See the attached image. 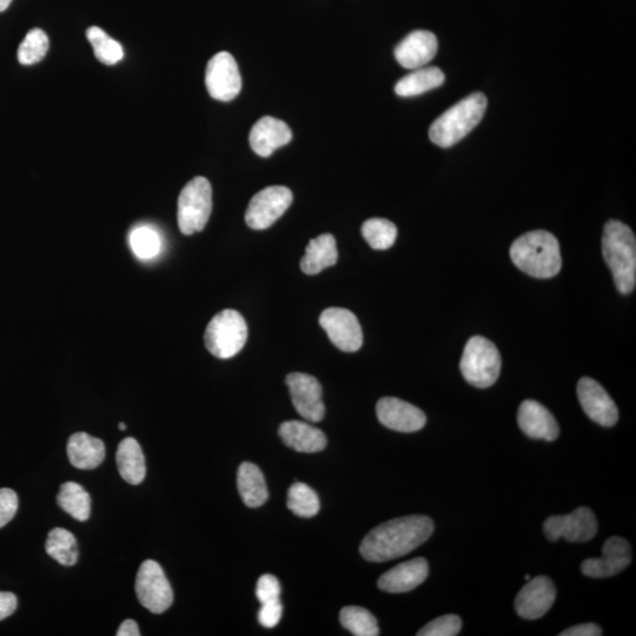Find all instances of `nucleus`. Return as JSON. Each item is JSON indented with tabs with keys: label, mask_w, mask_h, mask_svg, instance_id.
I'll list each match as a JSON object with an SVG mask.
<instances>
[{
	"label": "nucleus",
	"mask_w": 636,
	"mask_h": 636,
	"mask_svg": "<svg viewBox=\"0 0 636 636\" xmlns=\"http://www.w3.org/2000/svg\"><path fill=\"white\" fill-rule=\"evenodd\" d=\"M237 487L243 502L250 508L263 506L269 498L267 483L254 463L243 462L238 468Z\"/></svg>",
	"instance_id": "26"
},
{
	"label": "nucleus",
	"mask_w": 636,
	"mask_h": 636,
	"mask_svg": "<svg viewBox=\"0 0 636 636\" xmlns=\"http://www.w3.org/2000/svg\"><path fill=\"white\" fill-rule=\"evenodd\" d=\"M248 340V326L238 311H221L208 324L204 334L205 347L218 359H231L245 346Z\"/></svg>",
	"instance_id": "5"
},
{
	"label": "nucleus",
	"mask_w": 636,
	"mask_h": 636,
	"mask_svg": "<svg viewBox=\"0 0 636 636\" xmlns=\"http://www.w3.org/2000/svg\"><path fill=\"white\" fill-rule=\"evenodd\" d=\"M320 324L335 347L346 353H355L361 349L363 344L361 324L350 310L326 309L320 316Z\"/></svg>",
	"instance_id": "12"
},
{
	"label": "nucleus",
	"mask_w": 636,
	"mask_h": 636,
	"mask_svg": "<svg viewBox=\"0 0 636 636\" xmlns=\"http://www.w3.org/2000/svg\"><path fill=\"white\" fill-rule=\"evenodd\" d=\"M445 74L439 68L417 69L412 74L400 79L395 85V92L400 97H414L439 88L445 83Z\"/></svg>",
	"instance_id": "27"
},
{
	"label": "nucleus",
	"mask_w": 636,
	"mask_h": 636,
	"mask_svg": "<svg viewBox=\"0 0 636 636\" xmlns=\"http://www.w3.org/2000/svg\"><path fill=\"white\" fill-rule=\"evenodd\" d=\"M16 595L10 592H0V621L9 618L17 609Z\"/></svg>",
	"instance_id": "40"
},
{
	"label": "nucleus",
	"mask_w": 636,
	"mask_h": 636,
	"mask_svg": "<svg viewBox=\"0 0 636 636\" xmlns=\"http://www.w3.org/2000/svg\"><path fill=\"white\" fill-rule=\"evenodd\" d=\"M337 260H339V253H337L335 237L323 234L307 245L306 254L301 260V269L304 274L317 275L324 269L333 267Z\"/></svg>",
	"instance_id": "24"
},
{
	"label": "nucleus",
	"mask_w": 636,
	"mask_h": 636,
	"mask_svg": "<svg viewBox=\"0 0 636 636\" xmlns=\"http://www.w3.org/2000/svg\"><path fill=\"white\" fill-rule=\"evenodd\" d=\"M11 3H12V0H0V12H4L5 10H8Z\"/></svg>",
	"instance_id": "43"
},
{
	"label": "nucleus",
	"mask_w": 636,
	"mask_h": 636,
	"mask_svg": "<svg viewBox=\"0 0 636 636\" xmlns=\"http://www.w3.org/2000/svg\"><path fill=\"white\" fill-rule=\"evenodd\" d=\"M598 521L591 509L580 507L567 515L551 516L543 523V530L551 541L587 542L598 533Z\"/></svg>",
	"instance_id": "11"
},
{
	"label": "nucleus",
	"mask_w": 636,
	"mask_h": 636,
	"mask_svg": "<svg viewBox=\"0 0 636 636\" xmlns=\"http://www.w3.org/2000/svg\"><path fill=\"white\" fill-rule=\"evenodd\" d=\"M519 426L522 432L536 440L555 441L560 428L555 417L541 403L527 400L521 403L518 413Z\"/></svg>",
	"instance_id": "20"
},
{
	"label": "nucleus",
	"mask_w": 636,
	"mask_h": 636,
	"mask_svg": "<svg viewBox=\"0 0 636 636\" xmlns=\"http://www.w3.org/2000/svg\"><path fill=\"white\" fill-rule=\"evenodd\" d=\"M18 510V496L10 488L0 489V528L15 518Z\"/></svg>",
	"instance_id": "38"
},
{
	"label": "nucleus",
	"mask_w": 636,
	"mask_h": 636,
	"mask_svg": "<svg viewBox=\"0 0 636 636\" xmlns=\"http://www.w3.org/2000/svg\"><path fill=\"white\" fill-rule=\"evenodd\" d=\"M437 49L439 43L433 32L417 30L396 46L395 58L403 68L417 70L432 61Z\"/></svg>",
	"instance_id": "18"
},
{
	"label": "nucleus",
	"mask_w": 636,
	"mask_h": 636,
	"mask_svg": "<svg viewBox=\"0 0 636 636\" xmlns=\"http://www.w3.org/2000/svg\"><path fill=\"white\" fill-rule=\"evenodd\" d=\"M510 257L523 273L542 280L558 275L562 268L559 241L545 230L519 237L510 247Z\"/></svg>",
	"instance_id": "2"
},
{
	"label": "nucleus",
	"mask_w": 636,
	"mask_h": 636,
	"mask_svg": "<svg viewBox=\"0 0 636 636\" xmlns=\"http://www.w3.org/2000/svg\"><path fill=\"white\" fill-rule=\"evenodd\" d=\"M462 620L460 616L448 614L440 616L424 626L419 636H455L461 632Z\"/></svg>",
	"instance_id": "36"
},
{
	"label": "nucleus",
	"mask_w": 636,
	"mask_h": 636,
	"mask_svg": "<svg viewBox=\"0 0 636 636\" xmlns=\"http://www.w3.org/2000/svg\"><path fill=\"white\" fill-rule=\"evenodd\" d=\"M526 580H528V581L530 580V576L529 575H526Z\"/></svg>",
	"instance_id": "45"
},
{
	"label": "nucleus",
	"mask_w": 636,
	"mask_h": 636,
	"mask_svg": "<svg viewBox=\"0 0 636 636\" xmlns=\"http://www.w3.org/2000/svg\"><path fill=\"white\" fill-rule=\"evenodd\" d=\"M293 139L287 123L280 119L265 116L257 121L250 131V147L258 156L269 157L274 151L284 147Z\"/></svg>",
	"instance_id": "19"
},
{
	"label": "nucleus",
	"mask_w": 636,
	"mask_h": 636,
	"mask_svg": "<svg viewBox=\"0 0 636 636\" xmlns=\"http://www.w3.org/2000/svg\"><path fill=\"white\" fill-rule=\"evenodd\" d=\"M376 414L384 427L400 433L419 432L427 423L421 409L396 397H383L377 402Z\"/></svg>",
	"instance_id": "15"
},
{
	"label": "nucleus",
	"mask_w": 636,
	"mask_h": 636,
	"mask_svg": "<svg viewBox=\"0 0 636 636\" xmlns=\"http://www.w3.org/2000/svg\"><path fill=\"white\" fill-rule=\"evenodd\" d=\"M278 433L283 442L298 453H318L327 447V437L322 430L306 422H284Z\"/></svg>",
	"instance_id": "22"
},
{
	"label": "nucleus",
	"mask_w": 636,
	"mask_h": 636,
	"mask_svg": "<svg viewBox=\"0 0 636 636\" xmlns=\"http://www.w3.org/2000/svg\"><path fill=\"white\" fill-rule=\"evenodd\" d=\"M86 37L90 42L92 48H94L95 56L99 62L105 65H115L121 62L124 57V50L122 45L111 38L98 26H91L86 31Z\"/></svg>",
	"instance_id": "30"
},
{
	"label": "nucleus",
	"mask_w": 636,
	"mask_h": 636,
	"mask_svg": "<svg viewBox=\"0 0 636 636\" xmlns=\"http://www.w3.org/2000/svg\"><path fill=\"white\" fill-rule=\"evenodd\" d=\"M205 85L216 101H233L242 90V77L235 58L227 51L218 52L208 63Z\"/></svg>",
	"instance_id": "10"
},
{
	"label": "nucleus",
	"mask_w": 636,
	"mask_h": 636,
	"mask_svg": "<svg viewBox=\"0 0 636 636\" xmlns=\"http://www.w3.org/2000/svg\"><path fill=\"white\" fill-rule=\"evenodd\" d=\"M460 369L463 377L476 388H489L501 373V355L486 337L474 336L463 351Z\"/></svg>",
	"instance_id": "6"
},
{
	"label": "nucleus",
	"mask_w": 636,
	"mask_h": 636,
	"mask_svg": "<svg viewBox=\"0 0 636 636\" xmlns=\"http://www.w3.org/2000/svg\"><path fill=\"white\" fill-rule=\"evenodd\" d=\"M288 508L300 518H314L320 512V499L306 483L296 482L288 493Z\"/></svg>",
	"instance_id": "31"
},
{
	"label": "nucleus",
	"mask_w": 636,
	"mask_h": 636,
	"mask_svg": "<svg viewBox=\"0 0 636 636\" xmlns=\"http://www.w3.org/2000/svg\"><path fill=\"white\" fill-rule=\"evenodd\" d=\"M212 211V189L204 177H195L178 198L177 221L182 234L200 233L208 224Z\"/></svg>",
	"instance_id": "7"
},
{
	"label": "nucleus",
	"mask_w": 636,
	"mask_h": 636,
	"mask_svg": "<svg viewBox=\"0 0 636 636\" xmlns=\"http://www.w3.org/2000/svg\"><path fill=\"white\" fill-rule=\"evenodd\" d=\"M602 255L621 294H631L636 284V240L631 228L608 221L602 235Z\"/></svg>",
	"instance_id": "3"
},
{
	"label": "nucleus",
	"mask_w": 636,
	"mask_h": 636,
	"mask_svg": "<svg viewBox=\"0 0 636 636\" xmlns=\"http://www.w3.org/2000/svg\"><path fill=\"white\" fill-rule=\"evenodd\" d=\"M487 105V97L481 92L463 98L432 124L429 129L430 141L437 147H453L479 125L486 114Z\"/></svg>",
	"instance_id": "4"
},
{
	"label": "nucleus",
	"mask_w": 636,
	"mask_h": 636,
	"mask_svg": "<svg viewBox=\"0 0 636 636\" xmlns=\"http://www.w3.org/2000/svg\"><path fill=\"white\" fill-rule=\"evenodd\" d=\"M256 596L261 605L280 600L281 585L274 575H262L256 586Z\"/></svg>",
	"instance_id": "37"
},
{
	"label": "nucleus",
	"mask_w": 636,
	"mask_h": 636,
	"mask_svg": "<svg viewBox=\"0 0 636 636\" xmlns=\"http://www.w3.org/2000/svg\"><path fill=\"white\" fill-rule=\"evenodd\" d=\"M291 400L297 413L309 422H320L326 414L322 400V387L314 376L293 373L286 379Z\"/></svg>",
	"instance_id": "13"
},
{
	"label": "nucleus",
	"mask_w": 636,
	"mask_h": 636,
	"mask_svg": "<svg viewBox=\"0 0 636 636\" xmlns=\"http://www.w3.org/2000/svg\"><path fill=\"white\" fill-rule=\"evenodd\" d=\"M293 203V192L282 185H274L258 192L245 212V222L254 230L268 229L281 218Z\"/></svg>",
	"instance_id": "9"
},
{
	"label": "nucleus",
	"mask_w": 636,
	"mask_h": 636,
	"mask_svg": "<svg viewBox=\"0 0 636 636\" xmlns=\"http://www.w3.org/2000/svg\"><path fill=\"white\" fill-rule=\"evenodd\" d=\"M556 599V588L547 576L530 580L515 599V611L521 618L536 620L552 608Z\"/></svg>",
	"instance_id": "17"
},
{
	"label": "nucleus",
	"mask_w": 636,
	"mask_h": 636,
	"mask_svg": "<svg viewBox=\"0 0 636 636\" xmlns=\"http://www.w3.org/2000/svg\"><path fill=\"white\" fill-rule=\"evenodd\" d=\"M57 502L64 512L78 521H86L90 518L91 498L79 483L65 482L59 490Z\"/></svg>",
	"instance_id": "28"
},
{
	"label": "nucleus",
	"mask_w": 636,
	"mask_h": 636,
	"mask_svg": "<svg viewBox=\"0 0 636 636\" xmlns=\"http://www.w3.org/2000/svg\"><path fill=\"white\" fill-rule=\"evenodd\" d=\"M130 247L141 260H151L161 251V236L154 228L148 225H139L131 231L129 236Z\"/></svg>",
	"instance_id": "34"
},
{
	"label": "nucleus",
	"mask_w": 636,
	"mask_h": 636,
	"mask_svg": "<svg viewBox=\"0 0 636 636\" xmlns=\"http://www.w3.org/2000/svg\"><path fill=\"white\" fill-rule=\"evenodd\" d=\"M362 235L371 248L387 250L392 248L397 237V228L393 222L384 218H371L363 223Z\"/></svg>",
	"instance_id": "33"
},
{
	"label": "nucleus",
	"mask_w": 636,
	"mask_h": 636,
	"mask_svg": "<svg viewBox=\"0 0 636 636\" xmlns=\"http://www.w3.org/2000/svg\"><path fill=\"white\" fill-rule=\"evenodd\" d=\"M428 561L423 558H416L401 563L387 573H384L377 585L383 592L399 594L413 591L422 585L428 578Z\"/></svg>",
	"instance_id": "21"
},
{
	"label": "nucleus",
	"mask_w": 636,
	"mask_h": 636,
	"mask_svg": "<svg viewBox=\"0 0 636 636\" xmlns=\"http://www.w3.org/2000/svg\"><path fill=\"white\" fill-rule=\"evenodd\" d=\"M117 468L125 482L130 485H139L147 475V465L143 450L134 437H127L117 448Z\"/></svg>",
	"instance_id": "25"
},
{
	"label": "nucleus",
	"mask_w": 636,
	"mask_h": 636,
	"mask_svg": "<svg viewBox=\"0 0 636 636\" xmlns=\"http://www.w3.org/2000/svg\"><path fill=\"white\" fill-rule=\"evenodd\" d=\"M136 595L141 605L151 613L162 614L174 602V591L163 568L154 560L144 561L136 578Z\"/></svg>",
	"instance_id": "8"
},
{
	"label": "nucleus",
	"mask_w": 636,
	"mask_h": 636,
	"mask_svg": "<svg viewBox=\"0 0 636 636\" xmlns=\"http://www.w3.org/2000/svg\"><path fill=\"white\" fill-rule=\"evenodd\" d=\"M48 35L41 29H32L25 36L17 52L18 62L33 65L42 61L49 51Z\"/></svg>",
	"instance_id": "35"
},
{
	"label": "nucleus",
	"mask_w": 636,
	"mask_h": 636,
	"mask_svg": "<svg viewBox=\"0 0 636 636\" xmlns=\"http://www.w3.org/2000/svg\"><path fill=\"white\" fill-rule=\"evenodd\" d=\"M602 629L596 624H582L566 629L560 636H600Z\"/></svg>",
	"instance_id": "41"
},
{
	"label": "nucleus",
	"mask_w": 636,
	"mask_h": 636,
	"mask_svg": "<svg viewBox=\"0 0 636 636\" xmlns=\"http://www.w3.org/2000/svg\"><path fill=\"white\" fill-rule=\"evenodd\" d=\"M341 624L356 636H377L380 634L377 620L366 608L349 606L340 614Z\"/></svg>",
	"instance_id": "32"
},
{
	"label": "nucleus",
	"mask_w": 636,
	"mask_h": 636,
	"mask_svg": "<svg viewBox=\"0 0 636 636\" xmlns=\"http://www.w3.org/2000/svg\"><path fill=\"white\" fill-rule=\"evenodd\" d=\"M46 553L62 566H74L78 561L79 549L75 535L64 528H53L45 543Z\"/></svg>",
	"instance_id": "29"
},
{
	"label": "nucleus",
	"mask_w": 636,
	"mask_h": 636,
	"mask_svg": "<svg viewBox=\"0 0 636 636\" xmlns=\"http://www.w3.org/2000/svg\"><path fill=\"white\" fill-rule=\"evenodd\" d=\"M282 612L281 600L267 602V604L261 605L258 621L265 628H274L281 621Z\"/></svg>",
	"instance_id": "39"
},
{
	"label": "nucleus",
	"mask_w": 636,
	"mask_h": 636,
	"mask_svg": "<svg viewBox=\"0 0 636 636\" xmlns=\"http://www.w3.org/2000/svg\"><path fill=\"white\" fill-rule=\"evenodd\" d=\"M71 465L78 469L91 470L102 465L105 446L102 440L86 433L72 435L68 442Z\"/></svg>",
	"instance_id": "23"
},
{
	"label": "nucleus",
	"mask_w": 636,
	"mask_h": 636,
	"mask_svg": "<svg viewBox=\"0 0 636 636\" xmlns=\"http://www.w3.org/2000/svg\"><path fill=\"white\" fill-rule=\"evenodd\" d=\"M118 428L121 429V430H125V429H127V426H125V424L123 422H121V423L118 424Z\"/></svg>",
	"instance_id": "44"
},
{
	"label": "nucleus",
	"mask_w": 636,
	"mask_h": 636,
	"mask_svg": "<svg viewBox=\"0 0 636 636\" xmlns=\"http://www.w3.org/2000/svg\"><path fill=\"white\" fill-rule=\"evenodd\" d=\"M632 562V548L628 541L619 536H612L602 547L599 559H588L582 562L581 571L589 578L605 579L618 575Z\"/></svg>",
	"instance_id": "14"
},
{
	"label": "nucleus",
	"mask_w": 636,
	"mask_h": 636,
	"mask_svg": "<svg viewBox=\"0 0 636 636\" xmlns=\"http://www.w3.org/2000/svg\"><path fill=\"white\" fill-rule=\"evenodd\" d=\"M434 532L428 516L412 515L377 526L363 539L360 553L369 562H387L407 555L426 542Z\"/></svg>",
	"instance_id": "1"
},
{
	"label": "nucleus",
	"mask_w": 636,
	"mask_h": 636,
	"mask_svg": "<svg viewBox=\"0 0 636 636\" xmlns=\"http://www.w3.org/2000/svg\"><path fill=\"white\" fill-rule=\"evenodd\" d=\"M139 628L134 620H125L121 627L118 628L117 636H139Z\"/></svg>",
	"instance_id": "42"
},
{
	"label": "nucleus",
	"mask_w": 636,
	"mask_h": 636,
	"mask_svg": "<svg viewBox=\"0 0 636 636\" xmlns=\"http://www.w3.org/2000/svg\"><path fill=\"white\" fill-rule=\"evenodd\" d=\"M578 396L589 419L604 427H613L618 422L619 410L599 382L583 377L578 384Z\"/></svg>",
	"instance_id": "16"
}]
</instances>
